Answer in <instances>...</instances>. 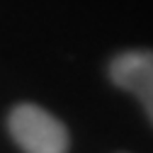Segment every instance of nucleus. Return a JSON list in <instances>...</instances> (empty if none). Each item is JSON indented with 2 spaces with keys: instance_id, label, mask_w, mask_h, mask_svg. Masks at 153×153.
Here are the masks:
<instances>
[{
  "instance_id": "obj_1",
  "label": "nucleus",
  "mask_w": 153,
  "mask_h": 153,
  "mask_svg": "<svg viewBox=\"0 0 153 153\" xmlns=\"http://www.w3.org/2000/svg\"><path fill=\"white\" fill-rule=\"evenodd\" d=\"M7 129L25 153H68V129L39 105L22 102L12 107Z\"/></svg>"
},
{
  "instance_id": "obj_2",
  "label": "nucleus",
  "mask_w": 153,
  "mask_h": 153,
  "mask_svg": "<svg viewBox=\"0 0 153 153\" xmlns=\"http://www.w3.org/2000/svg\"><path fill=\"white\" fill-rule=\"evenodd\" d=\"M109 80L131 92L153 126V49L122 51L109 61Z\"/></svg>"
}]
</instances>
